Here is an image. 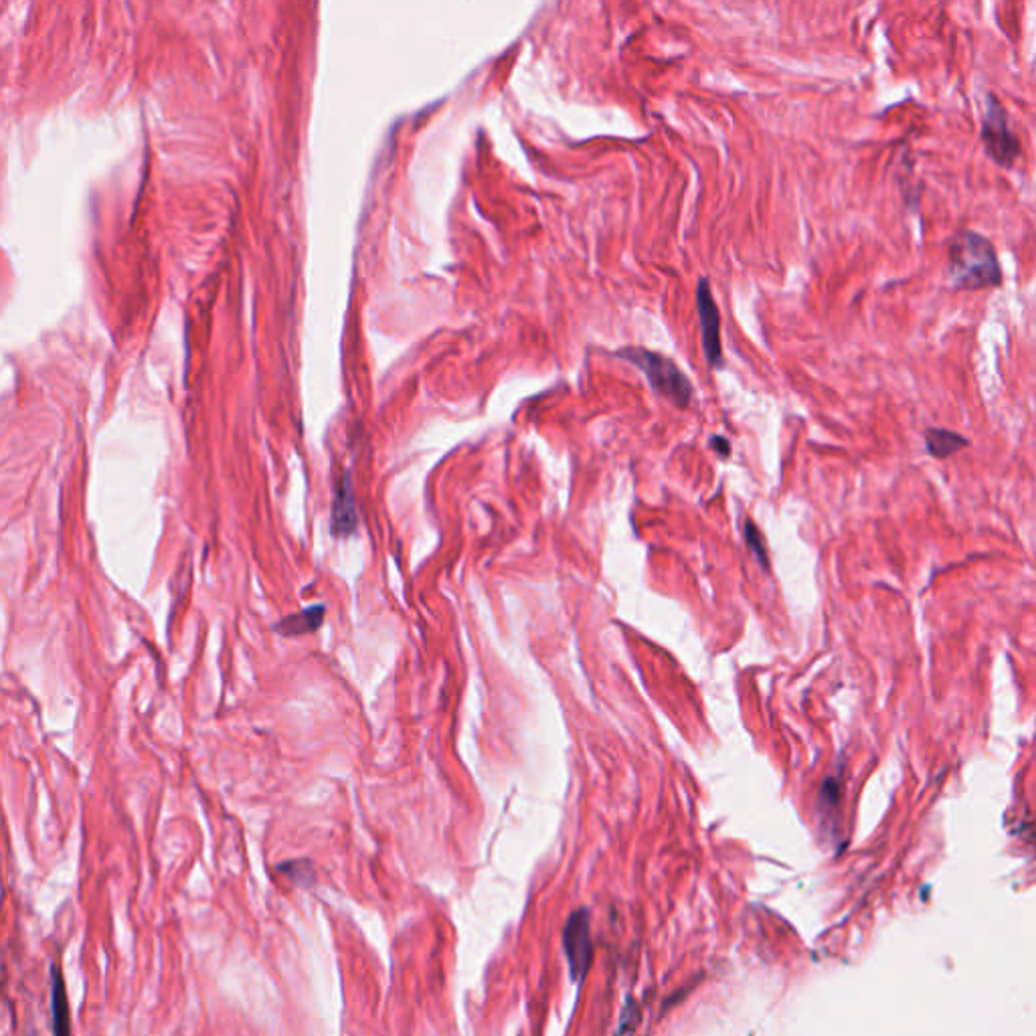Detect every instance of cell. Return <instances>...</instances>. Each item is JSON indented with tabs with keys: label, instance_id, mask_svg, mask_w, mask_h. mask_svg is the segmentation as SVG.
Returning a JSON list of instances; mask_svg holds the SVG:
<instances>
[{
	"label": "cell",
	"instance_id": "obj_2",
	"mask_svg": "<svg viewBox=\"0 0 1036 1036\" xmlns=\"http://www.w3.org/2000/svg\"><path fill=\"white\" fill-rule=\"evenodd\" d=\"M617 354L636 369H640L658 394L669 397L676 405H688L692 397V385L669 357L660 352L646 351L640 347H629Z\"/></svg>",
	"mask_w": 1036,
	"mask_h": 1036
},
{
	"label": "cell",
	"instance_id": "obj_5",
	"mask_svg": "<svg viewBox=\"0 0 1036 1036\" xmlns=\"http://www.w3.org/2000/svg\"><path fill=\"white\" fill-rule=\"evenodd\" d=\"M697 307H699V319H701L702 347L707 361L711 366L723 365V347H721V314L716 308L711 286L707 279L699 282L697 290Z\"/></svg>",
	"mask_w": 1036,
	"mask_h": 1036
},
{
	"label": "cell",
	"instance_id": "obj_6",
	"mask_svg": "<svg viewBox=\"0 0 1036 1036\" xmlns=\"http://www.w3.org/2000/svg\"><path fill=\"white\" fill-rule=\"evenodd\" d=\"M359 519H357V504L352 497L351 480L345 476L338 484L336 490L335 504H333V533L336 537H351L357 531Z\"/></svg>",
	"mask_w": 1036,
	"mask_h": 1036
},
{
	"label": "cell",
	"instance_id": "obj_9",
	"mask_svg": "<svg viewBox=\"0 0 1036 1036\" xmlns=\"http://www.w3.org/2000/svg\"><path fill=\"white\" fill-rule=\"evenodd\" d=\"M51 1002H53V1036H70L72 1033V1022H70V1007H67V994H65V984L59 974V968H53V993H51Z\"/></svg>",
	"mask_w": 1036,
	"mask_h": 1036
},
{
	"label": "cell",
	"instance_id": "obj_7",
	"mask_svg": "<svg viewBox=\"0 0 1036 1036\" xmlns=\"http://www.w3.org/2000/svg\"><path fill=\"white\" fill-rule=\"evenodd\" d=\"M324 613H326V608H324L322 603H316V606L307 608V610H302V612L292 613V615L284 617L278 626H276V629H278V634L288 636V638L307 636V634H312V632H316V629L321 628Z\"/></svg>",
	"mask_w": 1036,
	"mask_h": 1036
},
{
	"label": "cell",
	"instance_id": "obj_8",
	"mask_svg": "<svg viewBox=\"0 0 1036 1036\" xmlns=\"http://www.w3.org/2000/svg\"><path fill=\"white\" fill-rule=\"evenodd\" d=\"M970 446V439L963 438L962 434H956L946 427H929L925 429V448L927 453L946 460L953 453L962 452Z\"/></svg>",
	"mask_w": 1036,
	"mask_h": 1036
},
{
	"label": "cell",
	"instance_id": "obj_10",
	"mask_svg": "<svg viewBox=\"0 0 1036 1036\" xmlns=\"http://www.w3.org/2000/svg\"><path fill=\"white\" fill-rule=\"evenodd\" d=\"M278 869L290 876L296 885H302V887L312 885L316 881V873L310 861L286 862V864H279Z\"/></svg>",
	"mask_w": 1036,
	"mask_h": 1036
},
{
	"label": "cell",
	"instance_id": "obj_12",
	"mask_svg": "<svg viewBox=\"0 0 1036 1036\" xmlns=\"http://www.w3.org/2000/svg\"><path fill=\"white\" fill-rule=\"evenodd\" d=\"M745 537H747V542H749L751 551L758 557L759 563H761L763 567H767V561H765L767 556H765V547H763V537H761L758 526L753 525V523H747V526H745Z\"/></svg>",
	"mask_w": 1036,
	"mask_h": 1036
},
{
	"label": "cell",
	"instance_id": "obj_3",
	"mask_svg": "<svg viewBox=\"0 0 1036 1036\" xmlns=\"http://www.w3.org/2000/svg\"><path fill=\"white\" fill-rule=\"evenodd\" d=\"M982 142L986 148V154L998 166L1010 168L1021 157V142H1019L1016 134L1010 130V126H1008L1007 110L993 93L986 98V114H984V122H982Z\"/></svg>",
	"mask_w": 1036,
	"mask_h": 1036
},
{
	"label": "cell",
	"instance_id": "obj_1",
	"mask_svg": "<svg viewBox=\"0 0 1036 1036\" xmlns=\"http://www.w3.org/2000/svg\"><path fill=\"white\" fill-rule=\"evenodd\" d=\"M949 278L956 290H988L1002 284V267L993 244L972 229H960L949 241Z\"/></svg>",
	"mask_w": 1036,
	"mask_h": 1036
},
{
	"label": "cell",
	"instance_id": "obj_11",
	"mask_svg": "<svg viewBox=\"0 0 1036 1036\" xmlns=\"http://www.w3.org/2000/svg\"><path fill=\"white\" fill-rule=\"evenodd\" d=\"M838 802H840V782L836 777H828L824 779L820 789V806L826 810H834L838 808Z\"/></svg>",
	"mask_w": 1036,
	"mask_h": 1036
},
{
	"label": "cell",
	"instance_id": "obj_4",
	"mask_svg": "<svg viewBox=\"0 0 1036 1036\" xmlns=\"http://www.w3.org/2000/svg\"><path fill=\"white\" fill-rule=\"evenodd\" d=\"M563 949L570 963L571 978L577 984L584 982L591 960H594V944H591V923L589 911L577 909L570 915L563 929Z\"/></svg>",
	"mask_w": 1036,
	"mask_h": 1036
}]
</instances>
